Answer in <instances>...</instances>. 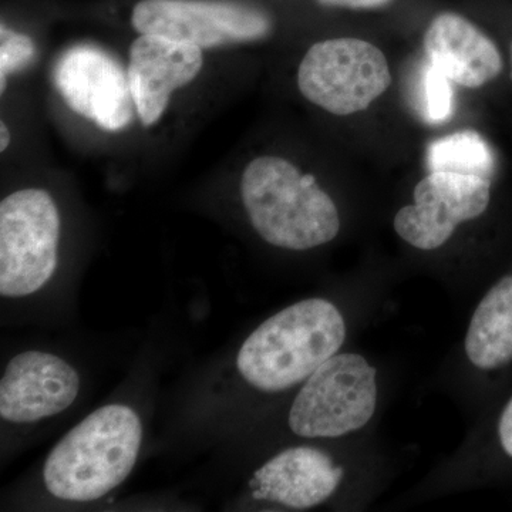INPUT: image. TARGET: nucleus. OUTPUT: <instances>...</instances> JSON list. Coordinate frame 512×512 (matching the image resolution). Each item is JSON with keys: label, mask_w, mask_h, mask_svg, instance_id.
Wrapping results in <instances>:
<instances>
[{"label": "nucleus", "mask_w": 512, "mask_h": 512, "mask_svg": "<svg viewBox=\"0 0 512 512\" xmlns=\"http://www.w3.org/2000/svg\"><path fill=\"white\" fill-rule=\"evenodd\" d=\"M36 47L29 36L13 32L2 25L0 28V82L2 93L5 90L6 77L10 73L25 69L35 59Z\"/></svg>", "instance_id": "f3484780"}, {"label": "nucleus", "mask_w": 512, "mask_h": 512, "mask_svg": "<svg viewBox=\"0 0 512 512\" xmlns=\"http://www.w3.org/2000/svg\"><path fill=\"white\" fill-rule=\"evenodd\" d=\"M241 197L249 221L269 245L309 251L338 237V207L315 175L281 157H258L242 174Z\"/></svg>", "instance_id": "7ed1b4c3"}, {"label": "nucleus", "mask_w": 512, "mask_h": 512, "mask_svg": "<svg viewBox=\"0 0 512 512\" xmlns=\"http://www.w3.org/2000/svg\"><path fill=\"white\" fill-rule=\"evenodd\" d=\"M494 437L498 454L512 464V394L495 420Z\"/></svg>", "instance_id": "a211bd4d"}, {"label": "nucleus", "mask_w": 512, "mask_h": 512, "mask_svg": "<svg viewBox=\"0 0 512 512\" xmlns=\"http://www.w3.org/2000/svg\"><path fill=\"white\" fill-rule=\"evenodd\" d=\"M60 221L52 195L12 192L0 204V295L20 299L45 288L59 261Z\"/></svg>", "instance_id": "39448f33"}, {"label": "nucleus", "mask_w": 512, "mask_h": 512, "mask_svg": "<svg viewBox=\"0 0 512 512\" xmlns=\"http://www.w3.org/2000/svg\"><path fill=\"white\" fill-rule=\"evenodd\" d=\"M141 443L143 424L136 410L126 404H107L53 447L43 466V483L59 500H99L130 476Z\"/></svg>", "instance_id": "f03ea898"}, {"label": "nucleus", "mask_w": 512, "mask_h": 512, "mask_svg": "<svg viewBox=\"0 0 512 512\" xmlns=\"http://www.w3.org/2000/svg\"><path fill=\"white\" fill-rule=\"evenodd\" d=\"M55 84L67 106L106 131L124 130L136 104L128 76L109 53L89 45L64 52L55 67Z\"/></svg>", "instance_id": "1a4fd4ad"}, {"label": "nucleus", "mask_w": 512, "mask_h": 512, "mask_svg": "<svg viewBox=\"0 0 512 512\" xmlns=\"http://www.w3.org/2000/svg\"><path fill=\"white\" fill-rule=\"evenodd\" d=\"M393 0H318V3L326 8H340L350 10L380 9L389 5Z\"/></svg>", "instance_id": "6ab92c4d"}, {"label": "nucleus", "mask_w": 512, "mask_h": 512, "mask_svg": "<svg viewBox=\"0 0 512 512\" xmlns=\"http://www.w3.org/2000/svg\"><path fill=\"white\" fill-rule=\"evenodd\" d=\"M429 171L478 175L493 180L497 174V157L493 147L474 130L457 131L437 138L427 147Z\"/></svg>", "instance_id": "2eb2a0df"}, {"label": "nucleus", "mask_w": 512, "mask_h": 512, "mask_svg": "<svg viewBox=\"0 0 512 512\" xmlns=\"http://www.w3.org/2000/svg\"><path fill=\"white\" fill-rule=\"evenodd\" d=\"M453 82L424 57L407 76L406 93L414 114L427 126H441L456 109Z\"/></svg>", "instance_id": "dca6fc26"}, {"label": "nucleus", "mask_w": 512, "mask_h": 512, "mask_svg": "<svg viewBox=\"0 0 512 512\" xmlns=\"http://www.w3.org/2000/svg\"><path fill=\"white\" fill-rule=\"evenodd\" d=\"M423 46L426 59L466 89H481L504 72V57L497 43L458 13L443 12L431 20Z\"/></svg>", "instance_id": "f8f14e48"}, {"label": "nucleus", "mask_w": 512, "mask_h": 512, "mask_svg": "<svg viewBox=\"0 0 512 512\" xmlns=\"http://www.w3.org/2000/svg\"><path fill=\"white\" fill-rule=\"evenodd\" d=\"M510 76H511V79H512V43H511V46H510Z\"/></svg>", "instance_id": "412c9836"}, {"label": "nucleus", "mask_w": 512, "mask_h": 512, "mask_svg": "<svg viewBox=\"0 0 512 512\" xmlns=\"http://www.w3.org/2000/svg\"><path fill=\"white\" fill-rule=\"evenodd\" d=\"M140 35L211 47L255 42L268 35L271 20L261 10L211 0H141L131 16Z\"/></svg>", "instance_id": "0eeeda50"}, {"label": "nucleus", "mask_w": 512, "mask_h": 512, "mask_svg": "<svg viewBox=\"0 0 512 512\" xmlns=\"http://www.w3.org/2000/svg\"><path fill=\"white\" fill-rule=\"evenodd\" d=\"M345 471L325 451L311 446L286 448L255 471L251 481L258 500L309 510L325 503L342 483Z\"/></svg>", "instance_id": "ddd939ff"}, {"label": "nucleus", "mask_w": 512, "mask_h": 512, "mask_svg": "<svg viewBox=\"0 0 512 512\" xmlns=\"http://www.w3.org/2000/svg\"><path fill=\"white\" fill-rule=\"evenodd\" d=\"M201 47L167 37L140 35L130 47L128 83L141 123L154 126L171 94L187 86L202 69Z\"/></svg>", "instance_id": "9b49d317"}, {"label": "nucleus", "mask_w": 512, "mask_h": 512, "mask_svg": "<svg viewBox=\"0 0 512 512\" xmlns=\"http://www.w3.org/2000/svg\"><path fill=\"white\" fill-rule=\"evenodd\" d=\"M0 131H2V140H0V150L5 151L8 148L10 143V133L9 128L6 127L5 123H2V127H0Z\"/></svg>", "instance_id": "aec40b11"}, {"label": "nucleus", "mask_w": 512, "mask_h": 512, "mask_svg": "<svg viewBox=\"0 0 512 512\" xmlns=\"http://www.w3.org/2000/svg\"><path fill=\"white\" fill-rule=\"evenodd\" d=\"M80 392V376L63 357L26 350L10 359L0 380V417L33 424L69 409Z\"/></svg>", "instance_id": "9d476101"}, {"label": "nucleus", "mask_w": 512, "mask_h": 512, "mask_svg": "<svg viewBox=\"0 0 512 512\" xmlns=\"http://www.w3.org/2000/svg\"><path fill=\"white\" fill-rule=\"evenodd\" d=\"M464 350L480 372H503L512 366V272L501 276L478 303Z\"/></svg>", "instance_id": "4468645a"}, {"label": "nucleus", "mask_w": 512, "mask_h": 512, "mask_svg": "<svg viewBox=\"0 0 512 512\" xmlns=\"http://www.w3.org/2000/svg\"><path fill=\"white\" fill-rule=\"evenodd\" d=\"M493 200V180L478 175L431 171L413 192V204L394 217V231L420 251H434L463 222L483 217Z\"/></svg>", "instance_id": "6e6552de"}, {"label": "nucleus", "mask_w": 512, "mask_h": 512, "mask_svg": "<svg viewBox=\"0 0 512 512\" xmlns=\"http://www.w3.org/2000/svg\"><path fill=\"white\" fill-rule=\"evenodd\" d=\"M377 370L359 353H336L296 394L289 429L305 439H338L363 429L375 416Z\"/></svg>", "instance_id": "20e7f679"}, {"label": "nucleus", "mask_w": 512, "mask_h": 512, "mask_svg": "<svg viewBox=\"0 0 512 512\" xmlns=\"http://www.w3.org/2000/svg\"><path fill=\"white\" fill-rule=\"evenodd\" d=\"M346 320L328 299L299 301L262 322L237 355L242 379L276 393L305 382L346 340Z\"/></svg>", "instance_id": "f257e3e1"}, {"label": "nucleus", "mask_w": 512, "mask_h": 512, "mask_svg": "<svg viewBox=\"0 0 512 512\" xmlns=\"http://www.w3.org/2000/svg\"><path fill=\"white\" fill-rule=\"evenodd\" d=\"M302 96L333 116L365 111L392 86L389 62L379 47L357 37L315 43L298 70Z\"/></svg>", "instance_id": "423d86ee"}]
</instances>
